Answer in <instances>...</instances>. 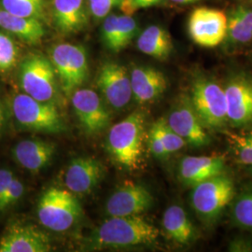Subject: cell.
Masks as SVG:
<instances>
[{"instance_id": "1", "label": "cell", "mask_w": 252, "mask_h": 252, "mask_svg": "<svg viewBox=\"0 0 252 252\" xmlns=\"http://www.w3.org/2000/svg\"><path fill=\"white\" fill-rule=\"evenodd\" d=\"M146 116L135 110L112 126L107 138L108 152L112 159L129 170L138 169L144 152Z\"/></svg>"}, {"instance_id": "2", "label": "cell", "mask_w": 252, "mask_h": 252, "mask_svg": "<svg viewBox=\"0 0 252 252\" xmlns=\"http://www.w3.org/2000/svg\"><path fill=\"white\" fill-rule=\"evenodd\" d=\"M159 230L137 216L110 217L99 226L94 243L99 248H126L153 243Z\"/></svg>"}, {"instance_id": "3", "label": "cell", "mask_w": 252, "mask_h": 252, "mask_svg": "<svg viewBox=\"0 0 252 252\" xmlns=\"http://www.w3.org/2000/svg\"><path fill=\"white\" fill-rule=\"evenodd\" d=\"M19 83L25 94L35 99L55 104L59 96V81L54 65L45 55L28 54L19 68Z\"/></svg>"}, {"instance_id": "4", "label": "cell", "mask_w": 252, "mask_h": 252, "mask_svg": "<svg viewBox=\"0 0 252 252\" xmlns=\"http://www.w3.org/2000/svg\"><path fill=\"white\" fill-rule=\"evenodd\" d=\"M81 204L68 189L52 187L41 195L37 203L39 222L54 232L70 229L81 216Z\"/></svg>"}, {"instance_id": "5", "label": "cell", "mask_w": 252, "mask_h": 252, "mask_svg": "<svg viewBox=\"0 0 252 252\" xmlns=\"http://www.w3.org/2000/svg\"><path fill=\"white\" fill-rule=\"evenodd\" d=\"M49 59L54 65L60 89L67 96L88 79V58L82 46L67 42L55 44L50 51Z\"/></svg>"}, {"instance_id": "6", "label": "cell", "mask_w": 252, "mask_h": 252, "mask_svg": "<svg viewBox=\"0 0 252 252\" xmlns=\"http://www.w3.org/2000/svg\"><path fill=\"white\" fill-rule=\"evenodd\" d=\"M189 97L205 127L220 129L228 124L224 87L215 80L204 76L196 78Z\"/></svg>"}, {"instance_id": "7", "label": "cell", "mask_w": 252, "mask_h": 252, "mask_svg": "<svg viewBox=\"0 0 252 252\" xmlns=\"http://www.w3.org/2000/svg\"><path fill=\"white\" fill-rule=\"evenodd\" d=\"M192 188L191 207L197 216L207 223L214 222L234 198V182L223 174L202 181Z\"/></svg>"}, {"instance_id": "8", "label": "cell", "mask_w": 252, "mask_h": 252, "mask_svg": "<svg viewBox=\"0 0 252 252\" xmlns=\"http://www.w3.org/2000/svg\"><path fill=\"white\" fill-rule=\"evenodd\" d=\"M10 107L16 122L27 130L61 133L65 129L62 117L53 103L38 101L24 93L12 97Z\"/></svg>"}, {"instance_id": "9", "label": "cell", "mask_w": 252, "mask_h": 252, "mask_svg": "<svg viewBox=\"0 0 252 252\" xmlns=\"http://www.w3.org/2000/svg\"><path fill=\"white\" fill-rule=\"evenodd\" d=\"M227 16L220 9H194L188 21V32L194 43L204 48L220 45L226 37Z\"/></svg>"}, {"instance_id": "10", "label": "cell", "mask_w": 252, "mask_h": 252, "mask_svg": "<svg viewBox=\"0 0 252 252\" xmlns=\"http://www.w3.org/2000/svg\"><path fill=\"white\" fill-rule=\"evenodd\" d=\"M228 124L234 127L252 125V77L236 74L227 81L225 87Z\"/></svg>"}, {"instance_id": "11", "label": "cell", "mask_w": 252, "mask_h": 252, "mask_svg": "<svg viewBox=\"0 0 252 252\" xmlns=\"http://www.w3.org/2000/svg\"><path fill=\"white\" fill-rule=\"evenodd\" d=\"M71 95L75 115L87 134L96 135L108 127L111 115L96 92L79 88Z\"/></svg>"}, {"instance_id": "12", "label": "cell", "mask_w": 252, "mask_h": 252, "mask_svg": "<svg viewBox=\"0 0 252 252\" xmlns=\"http://www.w3.org/2000/svg\"><path fill=\"white\" fill-rule=\"evenodd\" d=\"M96 84L108 105L113 108H126L133 99L130 75L125 65L108 61L97 74Z\"/></svg>"}, {"instance_id": "13", "label": "cell", "mask_w": 252, "mask_h": 252, "mask_svg": "<svg viewBox=\"0 0 252 252\" xmlns=\"http://www.w3.org/2000/svg\"><path fill=\"white\" fill-rule=\"evenodd\" d=\"M165 120L172 130L181 136L186 143L193 147L209 144L210 139L205 126L201 123L188 95L181 96L176 102Z\"/></svg>"}, {"instance_id": "14", "label": "cell", "mask_w": 252, "mask_h": 252, "mask_svg": "<svg viewBox=\"0 0 252 252\" xmlns=\"http://www.w3.org/2000/svg\"><path fill=\"white\" fill-rule=\"evenodd\" d=\"M150 190L132 181L123 183L108 198L106 211L110 217L137 216L153 206Z\"/></svg>"}, {"instance_id": "15", "label": "cell", "mask_w": 252, "mask_h": 252, "mask_svg": "<svg viewBox=\"0 0 252 252\" xmlns=\"http://www.w3.org/2000/svg\"><path fill=\"white\" fill-rule=\"evenodd\" d=\"M51 239L35 226L10 223L0 237V252H48Z\"/></svg>"}, {"instance_id": "16", "label": "cell", "mask_w": 252, "mask_h": 252, "mask_svg": "<svg viewBox=\"0 0 252 252\" xmlns=\"http://www.w3.org/2000/svg\"><path fill=\"white\" fill-rule=\"evenodd\" d=\"M105 175V167L94 157H79L68 164L64 173V184L74 194L89 193Z\"/></svg>"}, {"instance_id": "17", "label": "cell", "mask_w": 252, "mask_h": 252, "mask_svg": "<svg viewBox=\"0 0 252 252\" xmlns=\"http://www.w3.org/2000/svg\"><path fill=\"white\" fill-rule=\"evenodd\" d=\"M90 15L88 0H53V21L62 34L70 35L83 30Z\"/></svg>"}, {"instance_id": "18", "label": "cell", "mask_w": 252, "mask_h": 252, "mask_svg": "<svg viewBox=\"0 0 252 252\" xmlns=\"http://www.w3.org/2000/svg\"><path fill=\"white\" fill-rule=\"evenodd\" d=\"M225 165L223 155L186 156L180 161V179L185 185L193 187L200 182L222 174Z\"/></svg>"}, {"instance_id": "19", "label": "cell", "mask_w": 252, "mask_h": 252, "mask_svg": "<svg viewBox=\"0 0 252 252\" xmlns=\"http://www.w3.org/2000/svg\"><path fill=\"white\" fill-rule=\"evenodd\" d=\"M133 99L137 104L152 103L167 88L163 73L152 66H135L130 74Z\"/></svg>"}, {"instance_id": "20", "label": "cell", "mask_w": 252, "mask_h": 252, "mask_svg": "<svg viewBox=\"0 0 252 252\" xmlns=\"http://www.w3.org/2000/svg\"><path fill=\"white\" fill-rule=\"evenodd\" d=\"M12 153L22 167L32 174H36L51 162L55 153V146L42 139H26L15 145Z\"/></svg>"}, {"instance_id": "21", "label": "cell", "mask_w": 252, "mask_h": 252, "mask_svg": "<svg viewBox=\"0 0 252 252\" xmlns=\"http://www.w3.org/2000/svg\"><path fill=\"white\" fill-rule=\"evenodd\" d=\"M0 28L18 36L29 44H37L45 36V27L40 20L14 15L0 9Z\"/></svg>"}, {"instance_id": "22", "label": "cell", "mask_w": 252, "mask_h": 252, "mask_svg": "<svg viewBox=\"0 0 252 252\" xmlns=\"http://www.w3.org/2000/svg\"><path fill=\"white\" fill-rule=\"evenodd\" d=\"M136 46L141 53L158 60L167 59L173 51L170 34L160 26L144 29L136 40Z\"/></svg>"}, {"instance_id": "23", "label": "cell", "mask_w": 252, "mask_h": 252, "mask_svg": "<svg viewBox=\"0 0 252 252\" xmlns=\"http://www.w3.org/2000/svg\"><path fill=\"white\" fill-rule=\"evenodd\" d=\"M162 226L168 237L180 245L189 243L194 235L193 226L186 211L177 205L166 208L162 217Z\"/></svg>"}, {"instance_id": "24", "label": "cell", "mask_w": 252, "mask_h": 252, "mask_svg": "<svg viewBox=\"0 0 252 252\" xmlns=\"http://www.w3.org/2000/svg\"><path fill=\"white\" fill-rule=\"evenodd\" d=\"M1 8L14 15L42 21L45 17L46 0H0Z\"/></svg>"}, {"instance_id": "25", "label": "cell", "mask_w": 252, "mask_h": 252, "mask_svg": "<svg viewBox=\"0 0 252 252\" xmlns=\"http://www.w3.org/2000/svg\"><path fill=\"white\" fill-rule=\"evenodd\" d=\"M233 44H246L252 40V27L244 18L238 7L227 18L226 37Z\"/></svg>"}, {"instance_id": "26", "label": "cell", "mask_w": 252, "mask_h": 252, "mask_svg": "<svg viewBox=\"0 0 252 252\" xmlns=\"http://www.w3.org/2000/svg\"><path fill=\"white\" fill-rule=\"evenodd\" d=\"M138 32L137 23L135 19L129 15L118 16L117 29L112 52L119 53L124 50L134 39Z\"/></svg>"}, {"instance_id": "27", "label": "cell", "mask_w": 252, "mask_h": 252, "mask_svg": "<svg viewBox=\"0 0 252 252\" xmlns=\"http://www.w3.org/2000/svg\"><path fill=\"white\" fill-rule=\"evenodd\" d=\"M237 161L252 166V130L240 134L227 135Z\"/></svg>"}, {"instance_id": "28", "label": "cell", "mask_w": 252, "mask_h": 252, "mask_svg": "<svg viewBox=\"0 0 252 252\" xmlns=\"http://www.w3.org/2000/svg\"><path fill=\"white\" fill-rule=\"evenodd\" d=\"M19 49L15 41L7 34L0 32V73L13 69L18 63Z\"/></svg>"}, {"instance_id": "29", "label": "cell", "mask_w": 252, "mask_h": 252, "mask_svg": "<svg viewBox=\"0 0 252 252\" xmlns=\"http://www.w3.org/2000/svg\"><path fill=\"white\" fill-rule=\"evenodd\" d=\"M153 126L161 137L163 147L168 154L179 152L187 144L181 136L178 135L174 130H172L164 118L157 120Z\"/></svg>"}, {"instance_id": "30", "label": "cell", "mask_w": 252, "mask_h": 252, "mask_svg": "<svg viewBox=\"0 0 252 252\" xmlns=\"http://www.w3.org/2000/svg\"><path fill=\"white\" fill-rule=\"evenodd\" d=\"M233 218L236 224L252 229V192L237 199L233 207Z\"/></svg>"}, {"instance_id": "31", "label": "cell", "mask_w": 252, "mask_h": 252, "mask_svg": "<svg viewBox=\"0 0 252 252\" xmlns=\"http://www.w3.org/2000/svg\"><path fill=\"white\" fill-rule=\"evenodd\" d=\"M25 191V186L18 178L14 177L9 184L3 200L0 204V212H4L8 208L12 207L22 198Z\"/></svg>"}, {"instance_id": "32", "label": "cell", "mask_w": 252, "mask_h": 252, "mask_svg": "<svg viewBox=\"0 0 252 252\" xmlns=\"http://www.w3.org/2000/svg\"><path fill=\"white\" fill-rule=\"evenodd\" d=\"M118 16L119 15L117 14L110 12L104 18L102 29H101L102 41L104 45L110 51H112V48L114 45L116 29H117Z\"/></svg>"}, {"instance_id": "33", "label": "cell", "mask_w": 252, "mask_h": 252, "mask_svg": "<svg viewBox=\"0 0 252 252\" xmlns=\"http://www.w3.org/2000/svg\"><path fill=\"white\" fill-rule=\"evenodd\" d=\"M121 2L122 0H88L91 15L98 20L104 19Z\"/></svg>"}, {"instance_id": "34", "label": "cell", "mask_w": 252, "mask_h": 252, "mask_svg": "<svg viewBox=\"0 0 252 252\" xmlns=\"http://www.w3.org/2000/svg\"><path fill=\"white\" fill-rule=\"evenodd\" d=\"M149 147L155 157L164 158L165 156L168 155V153H166L163 147L161 137L159 136L153 126L151 127V130L149 132Z\"/></svg>"}, {"instance_id": "35", "label": "cell", "mask_w": 252, "mask_h": 252, "mask_svg": "<svg viewBox=\"0 0 252 252\" xmlns=\"http://www.w3.org/2000/svg\"><path fill=\"white\" fill-rule=\"evenodd\" d=\"M14 177L15 176L13 172L10 171L9 169H5V168L0 169V204L3 200L7 189L9 188L11 180H13Z\"/></svg>"}, {"instance_id": "36", "label": "cell", "mask_w": 252, "mask_h": 252, "mask_svg": "<svg viewBox=\"0 0 252 252\" xmlns=\"http://www.w3.org/2000/svg\"><path fill=\"white\" fill-rule=\"evenodd\" d=\"M131 2L133 3L134 7L137 10V9H147V8L159 5L160 3H162V0H131Z\"/></svg>"}, {"instance_id": "37", "label": "cell", "mask_w": 252, "mask_h": 252, "mask_svg": "<svg viewBox=\"0 0 252 252\" xmlns=\"http://www.w3.org/2000/svg\"><path fill=\"white\" fill-rule=\"evenodd\" d=\"M6 124V115H5V110L3 108V105H2V102L0 100V135L4 129V126Z\"/></svg>"}, {"instance_id": "38", "label": "cell", "mask_w": 252, "mask_h": 252, "mask_svg": "<svg viewBox=\"0 0 252 252\" xmlns=\"http://www.w3.org/2000/svg\"><path fill=\"white\" fill-rule=\"evenodd\" d=\"M171 1L177 4H190V3L197 2L198 0H171Z\"/></svg>"}]
</instances>
